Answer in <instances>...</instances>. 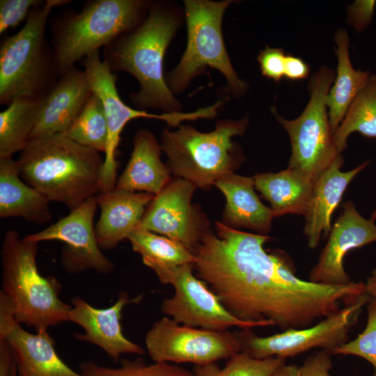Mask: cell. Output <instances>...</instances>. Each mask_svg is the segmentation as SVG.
Instances as JSON below:
<instances>
[{"mask_svg":"<svg viewBox=\"0 0 376 376\" xmlns=\"http://www.w3.org/2000/svg\"><path fill=\"white\" fill-rule=\"evenodd\" d=\"M344 160L341 153L314 181L313 191L305 217L304 233L308 245L315 249L322 235L329 234L333 212L352 180L365 169L370 161H366L348 171H342Z\"/></svg>","mask_w":376,"mask_h":376,"instance_id":"d6986e66","label":"cell"},{"mask_svg":"<svg viewBox=\"0 0 376 376\" xmlns=\"http://www.w3.org/2000/svg\"><path fill=\"white\" fill-rule=\"evenodd\" d=\"M253 178L255 188L269 203L274 217L306 214L314 182L302 172L288 167L278 173H257Z\"/></svg>","mask_w":376,"mask_h":376,"instance_id":"d4e9b609","label":"cell"},{"mask_svg":"<svg viewBox=\"0 0 376 376\" xmlns=\"http://www.w3.org/2000/svg\"><path fill=\"white\" fill-rule=\"evenodd\" d=\"M370 299L365 294L356 302L307 327L287 329L264 337L255 335L250 329L235 334L240 340L241 351L258 359H285L315 347L331 352L348 341L349 331L357 322L362 307Z\"/></svg>","mask_w":376,"mask_h":376,"instance_id":"7c38bea8","label":"cell"},{"mask_svg":"<svg viewBox=\"0 0 376 376\" xmlns=\"http://www.w3.org/2000/svg\"><path fill=\"white\" fill-rule=\"evenodd\" d=\"M371 218L374 220L376 219V207L371 214Z\"/></svg>","mask_w":376,"mask_h":376,"instance_id":"b9f144b4","label":"cell"},{"mask_svg":"<svg viewBox=\"0 0 376 376\" xmlns=\"http://www.w3.org/2000/svg\"><path fill=\"white\" fill-rule=\"evenodd\" d=\"M41 109L42 98L21 97L0 113V158L12 157L27 146Z\"/></svg>","mask_w":376,"mask_h":376,"instance_id":"4316f807","label":"cell"},{"mask_svg":"<svg viewBox=\"0 0 376 376\" xmlns=\"http://www.w3.org/2000/svg\"><path fill=\"white\" fill-rule=\"evenodd\" d=\"M49 199L21 178L17 160L0 158V217L44 224L52 219Z\"/></svg>","mask_w":376,"mask_h":376,"instance_id":"cb8c5ba5","label":"cell"},{"mask_svg":"<svg viewBox=\"0 0 376 376\" xmlns=\"http://www.w3.org/2000/svg\"><path fill=\"white\" fill-rule=\"evenodd\" d=\"M272 376H300L299 367L295 365H283Z\"/></svg>","mask_w":376,"mask_h":376,"instance_id":"ab89813d","label":"cell"},{"mask_svg":"<svg viewBox=\"0 0 376 376\" xmlns=\"http://www.w3.org/2000/svg\"><path fill=\"white\" fill-rule=\"evenodd\" d=\"M97 207L96 195L56 222L24 239L38 244L50 240L62 242L61 264L69 274L93 270L108 274L113 270L114 264L103 254L97 240L93 221Z\"/></svg>","mask_w":376,"mask_h":376,"instance_id":"5bb4252c","label":"cell"},{"mask_svg":"<svg viewBox=\"0 0 376 376\" xmlns=\"http://www.w3.org/2000/svg\"><path fill=\"white\" fill-rule=\"evenodd\" d=\"M224 195V224L235 228L251 229L267 235L274 217L272 209L265 205L254 191L252 177L228 173L214 184Z\"/></svg>","mask_w":376,"mask_h":376,"instance_id":"7402d4cb","label":"cell"},{"mask_svg":"<svg viewBox=\"0 0 376 376\" xmlns=\"http://www.w3.org/2000/svg\"><path fill=\"white\" fill-rule=\"evenodd\" d=\"M179 19L170 9L157 3L134 29L104 47V61L111 70L125 71L140 84L131 97L137 107L159 108L166 113L180 112L181 105L169 88L163 74L166 50L174 36Z\"/></svg>","mask_w":376,"mask_h":376,"instance_id":"3957f363","label":"cell"},{"mask_svg":"<svg viewBox=\"0 0 376 376\" xmlns=\"http://www.w3.org/2000/svg\"><path fill=\"white\" fill-rule=\"evenodd\" d=\"M185 10L187 40L186 49L166 82L173 93L182 91L196 75L210 67L221 72L232 93L243 95L248 88L230 61L222 36L225 10L233 1L186 0Z\"/></svg>","mask_w":376,"mask_h":376,"instance_id":"ba28073f","label":"cell"},{"mask_svg":"<svg viewBox=\"0 0 376 376\" xmlns=\"http://www.w3.org/2000/svg\"><path fill=\"white\" fill-rule=\"evenodd\" d=\"M91 92L101 100L107 123L108 137L104 152V165L101 177L100 192L116 188L118 162L116 155L120 141L121 132L126 124L136 118H155L166 122L173 127H179L184 120L198 118H212L217 114L216 108L210 106L189 113H164L155 114L142 109H133L120 98L116 88V77L98 52L82 59Z\"/></svg>","mask_w":376,"mask_h":376,"instance_id":"30bf717a","label":"cell"},{"mask_svg":"<svg viewBox=\"0 0 376 376\" xmlns=\"http://www.w3.org/2000/svg\"><path fill=\"white\" fill-rule=\"evenodd\" d=\"M285 56L281 48L266 46L260 51L257 59L263 75L279 82L284 77Z\"/></svg>","mask_w":376,"mask_h":376,"instance_id":"e575fe53","label":"cell"},{"mask_svg":"<svg viewBox=\"0 0 376 376\" xmlns=\"http://www.w3.org/2000/svg\"><path fill=\"white\" fill-rule=\"evenodd\" d=\"M133 150L116 188L158 194L171 180L170 171L161 160V146L148 130H139L133 140Z\"/></svg>","mask_w":376,"mask_h":376,"instance_id":"603a6c76","label":"cell"},{"mask_svg":"<svg viewBox=\"0 0 376 376\" xmlns=\"http://www.w3.org/2000/svg\"><path fill=\"white\" fill-rule=\"evenodd\" d=\"M91 94L84 70L75 67L58 77L42 98L40 115L31 140L64 133L79 114Z\"/></svg>","mask_w":376,"mask_h":376,"instance_id":"ac0fdd59","label":"cell"},{"mask_svg":"<svg viewBox=\"0 0 376 376\" xmlns=\"http://www.w3.org/2000/svg\"><path fill=\"white\" fill-rule=\"evenodd\" d=\"M47 0L33 8L17 33L3 37L0 45V104L21 97L42 98L58 75L45 28L53 8L68 3Z\"/></svg>","mask_w":376,"mask_h":376,"instance_id":"8992f818","label":"cell"},{"mask_svg":"<svg viewBox=\"0 0 376 376\" xmlns=\"http://www.w3.org/2000/svg\"><path fill=\"white\" fill-rule=\"evenodd\" d=\"M337 56V71L326 99L329 122L333 134L343 121L350 106L366 85L369 71L355 70L349 56L350 40L346 30L338 29L334 36Z\"/></svg>","mask_w":376,"mask_h":376,"instance_id":"484cf974","label":"cell"},{"mask_svg":"<svg viewBox=\"0 0 376 376\" xmlns=\"http://www.w3.org/2000/svg\"><path fill=\"white\" fill-rule=\"evenodd\" d=\"M248 123L247 116L217 120L210 132H201L190 125H180L175 131L164 130L160 146L167 155L170 172L201 189L234 173L243 157L232 139L242 135Z\"/></svg>","mask_w":376,"mask_h":376,"instance_id":"52a82bcc","label":"cell"},{"mask_svg":"<svg viewBox=\"0 0 376 376\" xmlns=\"http://www.w3.org/2000/svg\"><path fill=\"white\" fill-rule=\"evenodd\" d=\"M140 300L141 296L130 299L127 292H122L111 306L97 308L81 297H73L68 321L84 329L83 334L75 333V338L98 346L116 363L123 354H143V348L124 336L121 325L124 307Z\"/></svg>","mask_w":376,"mask_h":376,"instance_id":"e0dca14e","label":"cell"},{"mask_svg":"<svg viewBox=\"0 0 376 376\" xmlns=\"http://www.w3.org/2000/svg\"><path fill=\"white\" fill-rule=\"evenodd\" d=\"M149 5L141 0H91L80 12L69 10L56 15L50 31L58 77L75 68L76 62L138 26Z\"/></svg>","mask_w":376,"mask_h":376,"instance_id":"5b68a950","label":"cell"},{"mask_svg":"<svg viewBox=\"0 0 376 376\" xmlns=\"http://www.w3.org/2000/svg\"><path fill=\"white\" fill-rule=\"evenodd\" d=\"M145 344L154 362L169 363L204 365L229 359L242 350L235 333L185 326L167 316L153 322Z\"/></svg>","mask_w":376,"mask_h":376,"instance_id":"4fadbf2b","label":"cell"},{"mask_svg":"<svg viewBox=\"0 0 376 376\" xmlns=\"http://www.w3.org/2000/svg\"><path fill=\"white\" fill-rule=\"evenodd\" d=\"M39 0H1L0 34L26 20L30 11L43 3Z\"/></svg>","mask_w":376,"mask_h":376,"instance_id":"836d02e7","label":"cell"},{"mask_svg":"<svg viewBox=\"0 0 376 376\" xmlns=\"http://www.w3.org/2000/svg\"><path fill=\"white\" fill-rule=\"evenodd\" d=\"M308 65L301 58L286 54L284 65V77L290 81H300L308 77Z\"/></svg>","mask_w":376,"mask_h":376,"instance_id":"74e56055","label":"cell"},{"mask_svg":"<svg viewBox=\"0 0 376 376\" xmlns=\"http://www.w3.org/2000/svg\"><path fill=\"white\" fill-rule=\"evenodd\" d=\"M157 276L161 283L174 289L173 295L163 300L161 311L180 324L214 331L273 325L268 322L242 320L232 315L209 286L194 274L191 264L163 270Z\"/></svg>","mask_w":376,"mask_h":376,"instance_id":"8fae6325","label":"cell"},{"mask_svg":"<svg viewBox=\"0 0 376 376\" xmlns=\"http://www.w3.org/2000/svg\"><path fill=\"white\" fill-rule=\"evenodd\" d=\"M62 134L83 146L104 153L107 123L102 102L97 95L92 93L79 114Z\"/></svg>","mask_w":376,"mask_h":376,"instance_id":"f546056e","label":"cell"},{"mask_svg":"<svg viewBox=\"0 0 376 376\" xmlns=\"http://www.w3.org/2000/svg\"><path fill=\"white\" fill-rule=\"evenodd\" d=\"M331 353L322 350L308 357L299 367L300 376H331Z\"/></svg>","mask_w":376,"mask_h":376,"instance_id":"8d00e7d4","label":"cell"},{"mask_svg":"<svg viewBox=\"0 0 376 376\" xmlns=\"http://www.w3.org/2000/svg\"><path fill=\"white\" fill-rule=\"evenodd\" d=\"M366 292L371 298L376 299V269H375L370 276L367 279L365 283Z\"/></svg>","mask_w":376,"mask_h":376,"instance_id":"60d3db41","label":"cell"},{"mask_svg":"<svg viewBox=\"0 0 376 376\" xmlns=\"http://www.w3.org/2000/svg\"><path fill=\"white\" fill-rule=\"evenodd\" d=\"M376 1L357 0L347 6V21L358 32L363 31L372 22Z\"/></svg>","mask_w":376,"mask_h":376,"instance_id":"d590c367","label":"cell"},{"mask_svg":"<svg viewBox=\"0 0 376 376\" xmlns=\"http://www.w3.org/2000/svg\"><path fill=\"white\" fill-rule=\"evenodd\" d=\"M134 251L155 274L185 264L194 265L195 255L178 241L137 228L127 237Z\"/></svg>","mask_w":376,"mask_h":376,"instance_id":"83f0119b","label":"cell"},{"mask_svg":"<svg viewBox=\"0 0 376 376\" xmlns=\"http://www.w3.org/2000/svg\"><path fill=\"white\" fill-rule=\"evenodd\" d=\"M285 360L279 357L258 359L240 351L231 356L223 368L216 362L196 365L193 373L195 376H272L285 364Z\"/></svg>","mask_w":376,"mask_h":376,"instance_id":"4dcf8cb0","label":"cell"},{"mask_svg":"<svg viewBox=\"0 0 376 376\" xmlns=\"http://www.w3.org/2000/svg\"><path fill=\"white\" fill-rule=\"evenodd\" d=\"M368 318L363 331L357 338L334 349L331 354L354 355L370 362L376 376V299L371 298L367 305Z\"/></svg>","mask_w":376,"mask_h":376,"instance_id":"d6a6232c","label":"cell"},{"mask_svg":"<svg viewBox=\"0 0 376 376\" xmlns=\"http://www.w3.org/2000/svg\"><path fill=\"white\" fill-rule=\"evenodd\" d=\"M155 195L118 188L97 195L100 209L95 231L99 246L111 249L136 230Z\"/></svg>","mask_w":376,"mask_h":376,"instance_id":"ffe728a7","label":"cell"},{"mask_svg":"<svg viewBox=\"0 0 376 376\" xmlns=\"http://www.w3.org/2000/svg\"><path fill=\"white\" fill-rule=\"evenodd\" d=\"M373 242H376L375 220L366 219L352 201L346 202L331 227L328 241L316 265L311 271L309 281L325 285L350 283L343 266L346 254Z\"/></svg>","mask_w":376,"mask_h":376,"instance_id":"2e32d148","label":"cell"},{"mask_svg":"<svg viewBox=\"0 0 376 376\" xmlns=\"http://www.w3.org/2000/svg\"><path fill=\"white\" fill-rule=\"evenodd\" d=\"M194 252L193 268L237 318L268 322L287 330L304 328L366 294L365 283L325 285L296 276L283 256L269 253L270 237L215 222Z\"/></svg>","mask_w":376,"mask_h":376,"instance_id":"6da1fadb","label":"cell"},{"mask_svg":"<svg viewBox=\"0 0 376 376\" xmlns=\"http://www.w3.org/2000/svg\"><path fill=\"white\" fill-rule=\"evenodd\" d=\"M196 188L187 180L171 179L148 205L138 228L178 241L194 254L208 229L191 203Z\"/></svg>","mask_w":376,"mask_h":376,"instance_id":"9a60e30c","label":"cell"},{"mask_svg":"<svg viewBox=\"0 0 376 376\" xmlns=\"http://www.w3.org/2000/svg\"><path fill=\"white\" fill-rule=\"evenodd\" d=\"M38 244L8 230L2 239L1 291L12 302L16 321L36 332L68 321L71 304L60 298L62 285L54 276H42L38 268Z\"/></svg>","mask_w":376,"mask_h":376,"instance_id":"277c9868","label":"cell"},{"mask_svg":"<svg viewBox=\"0 0 376 376\" xmlns=\"http://www.w3.org/2000/svg\"><path fill=\"white\" fill-rule=\"evenodd\" d=\"M14 376H17V369H16V371H15V375H14Z\"/></svg>","mask_w":376,"mask_h":376,"instance_id":"7bdbcfd3","label":"cell"},{"mask_svg":"<svg viewBox=\"0 0 376 376\" xmlns=\"http://www.w3.org/2000/svg\"><path fill=\"white\" fill-rule=\"evenodd\" d=\"M17 366L9 343L0 338V376H14Z\"/></svg>","mask_w":376,"mask_h":376,"instance_id":"f35d334b","label":"cell"},{"mask_svg":"<svg viewBox=\"0 0 376 376\" xmlns=\"http://www.w3.org/2000/svg\"><path fill=\"white\" fill-rule=\"evenodd\" d=\"M353 132L376 138V74L370 75L334 134L340 152L346 148L347 138Z\"/></svg>","mask_w":376,"mask_h":376,"instance_id":"f1b7e54d","label":"cell"},{"mask_svg":"<svg viewBox=\"0 0 376 376\" xmlns=\"http://www.w3.org/2000/svg\"><path fill=\"white\" fill-rule=\"evenodd\" d=\"M336 73L320 67L309 82L310 99L295 119L287 120L273 109L277 121L288 132L292 146L288 167L297 169L313 182L341 153L334 141L326 99Z\"/></svg>","mask_w":376,"mask_h":376,"instance_id":"9c48e42d","label":"cell"},{"mask_svg":"<svg viewBox=\"0 0 376 376\" xmlns=\"http://www.w3.org/2000/svg\"><path fill=\"white\" fill-rule=\"evenodd\" d=\"M17 163L25 182L70 211L101 191L104 158L62 134L31 139Z\"/></svg>","mask_w":376,"mask_h":376,"instance_id":"7a4b0ae2","label":"cell"},{"mask_svg":"<svg viewBox=\"0 0 376 376\" xmlns=\"http://www.w3.org/2000/svg\"><path fill=\"white\" fill-rule=\"evenodd\" d=\"M81 376H195L194 373L169 363L146 364L142 360H123L120 366L111 368L93 361L82 362L79 366Z\"/></svg>","mask_w":376,"mask_h":376,"instance_id":"1f68e13d","label":"cell"},{"mask_svg":"<svg viewBox=\"0 0 376 376\" xmlns=\"http://www.w3.org/2000/svg\"><path fill=\"white\" fill-rule=\"evenodd\" d=\"M0 338L13 350L17 376H81L59 357L47 331L32 334L15 322L0 330Z\"/></svg>","mask_w":376,"mask_h":376,"instance_id":"44dd1931","label":"cell"}]
</instances>
